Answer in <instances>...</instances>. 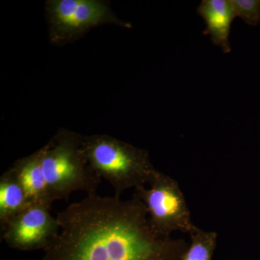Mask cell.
<instances>
[{"label":"cell","instance_id":"1","mask_svg":"<svg viewBox=\"0 0 260 260\" xmlns=\"http://www.w3.org/2000/svg\"><path fill=\"white\" fill-rule=\"evenodd\" d=\"M56 219L59 232L43 260H181L188 248L184 239L154 231L136 193L127 200L87 195Z\"/></svg>","mask_w":260,"mask_h":260},{"label":"cell","instance_id":"2","mask_svg":"<svg viewBox=\"0 0 260 260\" xmlns=\"http://www.w3.org/2000/svg\"><path fill=\"white\" fill-rule=\"evenodd\" d=\"M82 148L93 172L112 185L119 198L130 188L150 184L158 172L148 152L108 135L83 137Z\"/></svg>","mask_w":260,"mask_h":260},{"label":"cell","instance_id":"3","mask_svg":"<svg viewBox=\"0 0 260 260\" xmlns=\"http://www.w3.org/2000/svg\"><path fill=\"white\" fill-rule=\"evenodd\" d=\"M83 137L61 130L40 149L44 177L54 201L68 200L75 191L96 194L101 178L84 155Z\"/></svg>","mask_w":260,"mask_h":260},{"label":"cell","instance_id":"4","mask_svg":"<svg viewBox=\"0 0 260 260\" xmlns=\"http://www.w3.org/2000/svg\"><path fill=\"white\" fill-rule=\"evenodd\" d=\"M136 194L146 207L150 225L159 235L171 237L176 232L189 234L196 227L180 186L169 176L158 171L150 188H138Z\"/></svg>","mask_w":260,"mask_h":260},{"label":"cell","instance_id":"5","mask_svg":"<svg viewBox=\"0 0 260 260\" xmlns=\"http://www.w3.org/2000/svg\"><path fill=\"white\" fill-rule=\"evenodd\" d=\"M51 38L55 42L79 35L104 23H124L113 15L106 3L98 0H51L47 3Z\"/></svg>","mask_w":260,"mask_h":260},{"label":"cell","instance_id":"6","mask_svg":"<svg viewBox=\"0 0 260 260\" xmlns=\"http://www.w3.org/2000/svg\"><path fill=\"white\" fill-rule=\"evenodd\" d=\"M50 208L30 203L1 228L3 240L20 250L45 249L59 232L57 219L51 215Z\"/></svg>","mask_w":260,"mask_h":260},{"label":"cell","instance_id":"7","mask_svg":"<svg viewBox=\"0 0 260 260\" xmlns=\"http://www.w3.org/2000/svg\"><path fill=\"white\" fill-rule=\"evenodd\" d=\"M25 191L30 203H39L51 208L53 200L42 165L41 150L19 159L10 168Z\"/></svg>","mask_w":260,"mask_h":260},{"label":"cell","instance_id":"8","mask_svg":"<svg viewBox=\"0 0 260 260\" xmlns=\"http://www.w3.org/2000/svg\"><path fill=\"white\" fill-rule=\"evenodd\" d=\"M198 12L207 25L204 34L210 35L213 44L221 48L224 53H230L231 26L236 18L231 0H203Z\"/></svg>","mask_w":260,"mask_h":260},{"label":"cell","instance_id":"9","mask_svg":"<svg viewBox=\"0 0 260 260\" xmlns=\"http://www.w3.org/2000/svg\"><path fill=\"white\" fill-rule=\"evenodd\" d=\"M30 204L18 179L8 169L0 177V229Z\"/></svg>","mask_w":260,"mask_h":260},{"label":"cell","instance_id":"10","mask_svg":"<svg viewBox=\"0 0 260 260\" xmlns=\"http://www.w3.org/2000/svg\"><path fill=\"white\" fill-rule=\"evenodd\" d=\"M191 242L181 260H213L218 234L195 227L189 234Z\"/></svg>","mask_w":260,"mask_h":260},{"label":"cell","instance_id":"11","mask_svg":"<svg viewBox=\"0 0 260 260\" xmlns=\"http://www.w3.org/2000/svg\"><path fill=\"white\" fill-rule=\"evenodd\" d=\"M236 17H239L251 26L260 22V0H231Z\"/></svg>","mask_w":260,"mask_h":260}]
</instances>
